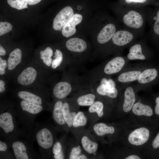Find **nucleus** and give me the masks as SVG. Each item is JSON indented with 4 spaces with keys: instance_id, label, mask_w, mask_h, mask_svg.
I'll return each mask as SVG.
<instances>
[{
    "instance_id": "nucleus-29",
    "label": "nucleus",
    "mask_w": 159,
    "mask_h": 159,
    "mask_svg": "<svg viewBox=\"0 0 159 159\" xmlns=\"http://www.w3.org/2000/svg\"><path fill=\"white\" fill-rule=\"evenodd\" d=\"M52 152L54 159H63L65 158L62 145L60 141H57L54 143Z\"/></svg>"
},
{
    "instance_id": "nucleus-41",
    "label": "nucleus",
    "mask_w": 159,
    "mask_h": 159,
    "mask_svg": "<svg viewBox=\"0 0 159 159\" xmlns=\"http://www.w3.org/2000/svg\"><path fill=\"white\" fill-rule=\"evenodd\" d=\"M125 159H140L141 158L139 156L135 155H129L125 158Z\"/></svg>"
},
{
    "instance_id": "nucleus-26",
    "label": "nucleus",
    "mask_w": 159,
    "mask_h": 159,
    "mask_svg": "<svg viewBox=\"0 0 159 159\" xmlns=\"http://www.w3.org/2000/svg\"><path fill=\"white\" fill-rule=\"evenodd\" d=\"M141 72L139 71H131L123 72L118 77V81L125 83L133 82L138 80Z\"/></svg>"
},
{
    "instance_id": "nucleus-44",
    "label": "nucleus",
    "mask_w": 159,
    "mask_h": 159,
    "mask_svg": "<svg viewBox=\"0 0 159 159\" xmlns=\"http://www.w3.org/2000/svg\"><path fill=\"white\" fill-rule=\"evenodd\" d=\"M87 158V156L84 154H81L77 158V159H86Z\"/></svg>"
},
{
    "instance_id": "nucleus-15",
    "label": "nucleus",
    "mask_w": 159,
    "mask_h": 159,
    "mask_svg": "<svg viewBox=\"0 0 159 159\" xmlns=\"http://www.w3.org/2000/svg\"><path fill=\"white\" fill-rule=\"evenodd\" d=\"M125 64V60L122 57L117 56L109 62L104 68V72L107 74L115 73L119 72Z\"/></svg>"
},
{
    "instance_id": "nucleus-34",
    "label": "nucleus",
    "mask_w": 159,
    "mask_h": 159,
    "mask_svg": "<svg viewBox=\"0 0 159 159\" xmlns=\"http://www.w3.org/2000/svg\"><path fill=\"white\" fill-rule=\"evenodd\" d=\"M12 29L11 25L7 22H0V35L1 36L10 31Z\"/></svg>"
},
{
    "instance_id": "nucleus-33",
    "label": "nucleus",
    "mask_w": 159,
    "mask_h": 159,
    "mask_svg": "<svg viewBox=\"0 0 159 159\" xmlns=\"http://www.w3.org/2000/svg\"><path fill=\"white\" fill-rule=\"evenodd\" d=\"M8 70V62L7 60L0 56V77L7 79Z\"/></svg>"
},
{
    "instance_id": "nucleus-12",
    "label": "nucleus",
    "mask_w": 159,
    "mask_h": 159,
    "mask_svg": "<svg viewBox=\"0 0 159 159\" xmlns=\"http://www.w3.org/2000/svg\"><path fill=\"white\" fill-rule=\"evenodd\" d=\"M19 108L26 115H37L43 110L46 107L19 99Z\"/></svg>"
},
{
    "instance_id": "nucleus-21",
    "label": "nucleus",
    "mask_w": 159,
    "mask_h": 159,
    "mask_svg": "<svg viewBox=\"0 0 159 159\" xmlns=\"http://www.w3.org/2000/svg\"><path fill=\"white\" fill-rule=\"evenodd\" d=\"M62 112L64 119L67 126L71 127L74 118L77 112L72 110L70 104L66 101H64Z\"/></svg>"
},
{
    "instance_id": "nucleus-38",
    "label": "nucleus",
    "mask_w": 159,
    "mask_h": 159,
    "mask_svg": "<svg viewBox=\"0 0 159 159\" xmlns=\"http://www.w3.org/2000/svg\"><path fill=\"white\" fill-rule=\"evenodd\" d=\"M8 144L0 140V152L1 156L3 155L5 156L6 153H8L9 148L7 145Z\"/></svg>"
},
{
    "instance_id": "nucleus-27",
    "label": "nucleus",
    "mask_w": 159,
    "mask_h": 159,
    "mask_svg": "<svg viewBox=\"0 0 159 159\" xmlns=\"http://www.w3.org/2000/svg\"><path fill=\"white\" fill-rule=\"evenodd\" d=\"M95 95L92 93H88L79 96L77 99V102L80 106H90L95 102Z\"/></svg>"
},
{
    "instance_id": "nucleus-22",
    "label": "nucleus",
    "mask_w": 159,
    "mask_h": 159,
    "mask_svg": "<svg viewBox=\"0 0 159 159\" xmlns=\"http://www.w3.org/2000/svg\"><path fill=\"white\" fill-rule=\"evenodd\" d=\"M93 129L96 135L99 137H102L107 135L113 134L115 130L114 127L108 125L102 122L95 124L93 126Z\"/></svg>"
},
{
    "instance_id": "nucleus-43",
    "label": "nucleus",
    "mask_w": 159,
    "mask_h": 159,
    "mask_svg": "<svg viewBox=\"0 0 159 159\" xmlns=\"http://www.w3.org/2000/svg\"><path fill=\"white\" fill-rule=\"evenodd\" d=\"M6 52L5 49L1 45H0V56H5Z\"/></svg>"
},
{
    "instance_id": "nucleus-17",
    "label": "nucleus",
    "mask_w": 159,
    "mask_h": 159,
    "mask_svg": "<svg viewBox=\"0 0 159 159\" xmlns=\"http://www.w3.org/2000/svg\"><path fill=\"white\" fill-rule=\"evenodd\" d=\"M96 89V92L100 95L107 96L112 98H115L117 95V89L110 84V82L104 81Z\"/></svg>"
},
{
    "instance_id": "nucleus-9",
    "label": "nucleus",
    "mask_w": 159,
    "mask_h": 159,
    "mask_svg": "<svg viewBox=\"0 0 159 159\" xmlns=\"http://www.w3.org/2000/svg\"><path fill=\"white\" fill-rule=\"evenodd\" d=\"M147 22L150 27L149 37L154 42L159 44V7L151 11Z\"/></svg>"
},
{
    "instance_id": "nucleus-5",
    "label": "nucleus",
    "mask_w": 159,
    "mask_h": 159,
    "mask_svg": "<svg viewBox=\"0 0 159 159\" xmlns=\"http://www.w3.org/2000/svg\"><path fill=\"white\" fill-rule=\"evenodd\" d=\"M18 89L16 95L18 99L46 107L47 90L33 88Z\"/></svg>"
},
{
    "instance_id": "nucleus-20",
    "label": "nucleus",
    "mask_w": 159,
    "mask_h": 159,
    "mask_svg": "<svg viewBox=\"0 0 159 159\" xmlns=\"http://www.w3.org/2000/svg\"><path fill=\"white\" fill-rule=\"evenodd\" d=\"M129 60H145L146 57L143 52V48L141 44L136 43L131 46L129 49L127 55Z\"/></svg>"
},
{
    "instance_id": "nucleus-16",
    "label": "nucleus",
    "mask_w": 159,
    "mask_h": 159,
    "mask_svg": "<svg viewBox=\"0 0 159 159\" xmlns=\"http://www.w3.org/2000/svg\"><path fill=\"white\" fill-rule=\"evenodd\" d=\"M63 99H57L54 102L52 110L53 119L58 125L62 126L67 125L63 115L62 108L64 101Z\"/></svg>"
},
{
    "instance_id": "nucleus-30",
    "label": "nucleus",
    "mask_w": 159,
    "mask_h": 159,
    "mask_svg": "<svg viewBox=\"0 0 159 159\" xmlns=\"http://www.w3.org/2000/svg\"><path fill=\"white\" fill-rule=\"evenodd\" d=\"M87 122V117L84 113L81 111H78L74 118L72 126L74 128L84 126L86 125Z\"/></svg>"
},
{
    "instance_id": "nucleus-25",
    "label": "nucleus",
    "mask_w": 159,
    "mask_h": 159,
    "mask_svg": "<svg viewBox=\"0 0 159 159\" xmlns=\"http://www.w3.org/2000/svg\"><path fill=\"white\" fill-rule=\"evenodd\" d=\"M81 143L84 150L89 154L94 153L97 151L98 145L92 141L87 136H84L81 139Z\"/></svg>"
},
{
    "instance_id": "nucleus-24",
    "label": "nucleus",
    "mask_w": 159,
    "mask_h": 159,
    "mask_svg": "<svg viewBox=\"0 0 159 159\" xmlns=\"http://www.w3.org/2000/svg\"><path fill=\"white\" fill-rule=\"evenodd\" d=\"M157 73V70L155 69H146L141 73L138 79V81L142 84L150 82L155 78Z\"/></svg>"
},
{
    "instance_id": "nucleus-32",
    "label": "nucleus",
    "mask_w": 159,
    "mask_h": 159,
    "mask_svg": "<svg viewBox=\"0 0 159 159\" xmlns=\"http://www.w3.org/2000/svg\"><path fill=\"white\" fill-rule=\"evenodd\" d=\"M8 4L12 7L19 10L28 8L27 0H7Z\"/></svg>"
},
{
    "instance_id": "nucleus-6",
    "label": "nucleus",
    "mask_w": 159,
    "mask_h": 159,
    "mask_svg": "<svg viewBox=\"0 0 159 159\" xmlns=\"http://www.w3.org/2000/svg\"><path fill=\"white\" fill-rule=\"evenodd\" d=\"M141 35L138 32L124 27L117 30L111 40L115 45L122 47L132 43L137 37Z\"/></svg>"
},
{
    "instance_id": "nucleus-19",
    "label": "nucleus",
    "mask_w": 159,
    "mask_h": 159,
    "mask_svg": "<svg viewBox=\"0 0 159 159\" xmlns=\"http://www.w3.org/2000/svg\"><path fill=\"white\" fill-rule=\"evenodd\" d=\"M66 46L69 51L81 52L85 50L87 45L86 42L83 39L74 38L70 39L67 41Z\"/></svg>"
},
{
    "instance_id": "nucleus-31",
    "label": "nucleus",
    "mask_w": 159,
    "mask_h": 159,
    "mask_svg": "<svg viewBox=\"0 0 159 159\" xmlns=\"http://www.w3.org/2000/svg\"><path fill=\"white\" fill-rule=\"evenodd\" d=\"M103 109V103L100 101H96L90 106L88 111L91 113L96 112L99 117H101L104 114Z\"/></svg>"
},
{
    "instance_id": "nucleus-28",
    "label": "nucleus",
    "mask_w": 159,
    "mask_h": 159,
    "mask_svg": "<svg viewBox=\"0 0 159 159\" xmlns=\"http://www.w3.org/2000/svg\"><path fill=\"white\" fill-rule=\"evenodd\" d=\"M62 53L59 49H57L54 52V59L52 61L50 72L58 69L63 63Z\"/></svg>"
},
{
    "instance_id": "nucleus-7",
    "label": "nucleus",
    "mask_w": 159,
    "mask_h": 159,
    "mask_svg": "<svg viewBox=\"0 0 159 159\" xmlns=\"http://www.w3.org/2000/svg\"><path fill=\"white\" fill-rule=\"evenodd\" d=\"M10 145L13 150L14 155L17 159H28L34 158L32 148L27 142L16 138L9 140Z\"/></svg>"
},
{
    "instance_id": "nucleus-11",
    "label": "nucleus",
    "mask_w": 159,
    "mask_h": 159,
    "mask_svg": "<svg viewBox=\"0 0 159 159\" xmlns=\"http://www.w3.org/2000/svg\"><path fill=\"white\" fill-rule=\"evenodd\" d=\"M72 90V86L69 82L61 81L58 82L54 86L52 93L57 99H63L67 97Z\"/></svg>"
},
{
    "instance_id": "nucleus-10",
    "label": "nucleus",
    "mask_w": 159,
    "mask_h": 159,
    "mask_svg": "<svg viewBox=\"0 0 159 159\" xmlns=\"http://www.w3.org/2000/svg\"><path fill=\"white\" fill-rule=\"evenodd\" d=\"M73 15V11L71 6L64 8L58 13L53 20L54 29L58 30L63 28Z\"/></svg>"
},
{
    "instance_id": "nucleus-1",
    "label": "nucleus",
    "mask_w": 159,
    "mask_h": 159,
    "mask_svg": "<svg viewBox=\"0 0 159 159\" xmlns=\"http://www.w3.org/2000/svg\"><path fill=\"white\" fill-rule=\"evenodd\" d=\"M49 74L37 60L29 61L13 80L19 88L47 90Z\"/></svg>"
},
{
    "instance_id": "nucleus-4",
    "label": "nucleus",
    "mask_w": 159,
    "mask_h": 159,
    "mask_svg": "<svg viewBox=\"0 0 159 159\" xmlns=\"http://www.w3.org/2000/svg\"><path fill=\"white\" fill-rule=\"evenodd\" d=\"M34 137L43 157L46 158L52 148L54 143L53 133L50 128L46 125H43L36 129Z\"/></svg>"
},
{
    "instance_id": "nucleus-18",
    "label": "nucleus",
    "mask_w": 159,
    "mask_h": 159,
    "mask_svg": "<svg viewBox=\"0 0 159 159\" xmlns=\"http://www.w3.org/2000/svg\"><path fill=\"white\" fill-rule=\"evenodd\" d=\"M124 96L122 109L124 112L127 113L132 109L135 101V95L133 88L127 87L125 91Z\"/></svg>"
},
{
    "instance_id": "nucleus-42",
    "label": "nucleus",
    "mask_w": 159,
    "mask_h": 159,
    "mask_svg": "<svg viewBox=\"0 0 159 159\" xmlns=\"http://www.w3.org/2000/svg\"><path fill=\"white\" fill-rule=\"evenodd\" d=\"M42 0H27L28 4L30 5L36 4Z\"/></svg>"
},
{
    "instance_id": "nucleus-23",
    "label": "nucleus",
    "mask_w": 159,
    "mask_h": 159,
    "mask_svg": "<svg viewBox=\"0 0 159 159\" xmlns=\"http://www.w3.org/2000/svg\"><path fill=\"white\" fill-rule=\"evenodd\" d=\"M132 109L134 114L139 116L150 117L153 113V110L150 106L140 102L135 103Z\"/></svg>"
},
{
    "instance_id": "nucleus-14",
    "label": "nucleus",
    "mask_w": 159,
    "mask_h": 159,
    "mask_svg": "<svg viewBox=\"0 0 159 159\" xmlns=\"http://www.w3.org/2000/svg\"><path fill=\"white\" fill-rule=\"evenodd\" d=\"M82 16L79 14H74L62 29L63 36L69 37L74 35L76 32L75 26L82 21Z\"/></svg>"
},
{
    "instance_id": "nucleus-37",
    "label": "nucleus",
    "mask_w": 159,
    "mask_h": 159,
    "mask_svg": "<svg viewBox=\"0 0 159 159\" xmlns=\"http://www.w3.org/2000/svg\"><path fill=\"white\" fill-rule=\"evenodd\" d=\"M8 81L3 77H0V93L1 95L4 94L7 89L6 82Z\"/></svg>"
},
{
    "instance_id": "nucleus-8",
    "label": "nucleus",
    "mask_w": 159,
    "mask_h": 159,
    "mask_svg": "<svg viewBox=\"0 0 159 159\" xmlns=\"http://www.w3.org/2000/svg\"><path fill=\"white\" fill-rule=\"evenodd\" d=\"M150 135V132L148 129L145 127H141L130 133L127 137V140L131 145L140 146L147 142Z\"/></svg>"
},
{
    "instance_id": "nucleus-40",
    "label": "nucleus",
    "mask_w": 159,
    "mask_h": 159,
    "mask_svg": "<svg viewBox=\"0 0 159 159\" xmlns=\"http://www.w3.org/2000/svg\"><path fill=\"white\" fill-rule=\"evenodd\" d=\"M155 102L156 105L155 108V113L156 114L159 115V97L156 98Z\"/></svg>"
},
{
    "instance_id": "nucleus-3",
    "label": "nucleus",
    "mask_w": 159,
    "mask_h": 159,
    "mask_svg": "<svg viewBox=\"0 0 159 159\" xmlns=\"http://www.w3.org/2000/svg\"><path fill=\"white\" fill-rule=\"evenodd\" d=\"M11 104L1 105L0 114L1 131L8 140L16 138V111Z\"/></svg>"
},
{
    "instance_id": "nucleus-2",
    "label": "nucleus",
    "mask_w": 159,
    "mask_h": 159,
    "mask_svg": "<svg viewBox=\"0 0 159 159\" xmlns=\"http://www.w3.org/2000/svg\"><path fill=\"white\" fill-rule=\"evenodd\" d=\"M151 11H145L139 8L122 5L116 13L124 27L143 34Z\"/></svg>"
},
{
    "instance_id": "nucleus-36",
    "label": "nucleus",
    "mask_w": 159,
    "mask_h": 159,
    "mask_svg": "<svg viewBox=\"0 0 159 159\" xmlns=\"http://www.w3.org/2000/svg\"><path fill=\"white\" fill-rule=\"evenodd\" d=\"M127 6H130V5H141L146 4L148 0H123Z\"/></svg>"
},
{
    "instance_id": "nucleus-35",
    "label": "nucleus",
    "mask_w": 159,
    "mask_h": 159,
    "mask_svg": "<svg viewBox=\"0 0 159 159\" xmlns=\"http://www.w3.org/2000/svg\"><path fill=\"white\" fill-rule=\"evenodd\" d=\"M82 151L80 146L73 148L71 150L69 158L70 159H77L81 155Z\"/></svg>"
},
{
    "instance_id": "nucleus-39",
    "label": "nucleus",
    "mask_w": 159,
    "mask_h": 159,
    "mask_svg": "<svg viewBox=\"0 0 159 159\" xmlns=\"http://www.w3.org/2000/svg\"><path fill=\"white\" fill-rule=\"evenodd\" d=\"M152 145L154 148L156 149L159 148V132L153 140Z\"/></svg>"
},
{
    "instance_id": "nucleus-13",
    "label": "nucleus",
    "mask_w": 159,
    "mask_h": 159,
    "mask_svg": "<svg viewBox=\"0 0 159 159\" xmlns=\"http://www.w3.org/2000/svg\"><path fill=\"white\" fill-rule=\"evenodd\" d=\"M117 27L116 24L112 23H109L106 24L98 34L97 37L98 42L103 44L109 41L118 29Z\"/></svg>"
}]
</instances>
